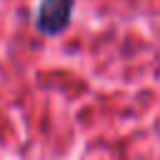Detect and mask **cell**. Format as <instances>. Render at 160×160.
I'll return each instance as SVG.
<instances>
[{
	"label": "cell",
	"mask_w": 160,
	"mask_h": 160,
	"mask_svg": "<svg viewBox=\"0 0 160 160\" xmlns=\"http://www.w3.org/2000/svg\"><path fill=\"white\" fill-rule=\"evenodd\" d=\"M72 0H40L35 10V28L48 38L65 32L72 18Z\"/></svg>",
	"instance_id": "6da1fadb"
}]
</instances>
